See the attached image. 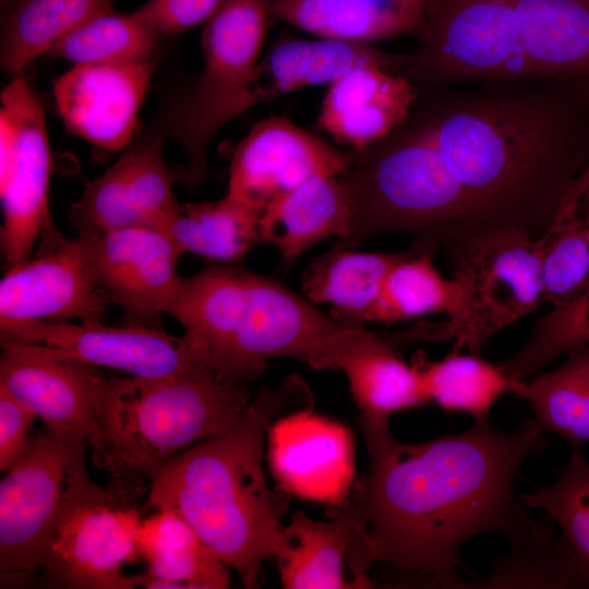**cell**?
Listing matches in <instances>:
<instances>
[{"label":"cell","mask_w":589,"mask_h":589,"mask_svg":"<svg viewBox=\"0 0 589 589\" xmlns=\"http://www.w3.org/2000/svg\"><path fill=\"white\" fill-rule=\"evenodd\" d=\"M362 433L370 468L345 501L360 526L365 566L380 562L406 582L466 589L458 573H469L464 544L485 533L508 541L532 519L515 480L548 446L533 418L514 431L476 420L460 433L416 444L397 441L390 429Z\"/></svg>","instance_id":"1"},{"label":"cell","mask_w":589,"mask_h":589,"mask_svg":"<svg viewBox=\"0 0 589 589\" xmlns=\"http://www.w3.org/2000/svg\"><path fill=\"white\" fill-rule=\"evenodd\" d=\"M567 79L519 77L419 91L409 117L460 182L490 236L540 238L589 160Z\"/></svg>","instance_id":"2"},{"label":"cell","mask_w":589,"mask_h":589,"mask_svg":"<svg viewBox=\"0 0 589 589\" xmlns=\"http://www.w3.org/2000/svg\"><path fill=\"white\" fill-rule=\"evenodd\" d=\"M301 393L294 378L278 390L263 388L230 428L173 456L149 479L148 505L179 514L247 588L259 586L287 508L266 483L264 441L276 417L304 406Z\"/></svg>","instance_id":"3"},{"label":"cell","mask_w":589,"mask_h":589,"mask_svg":"<svg viewBox=\"0 0 589 589\" xmlns=\"http://www.w3.org/2000/svg\"><path fill=\"white\" fill-rule=\"evenodd\" d=\"M244 385L213 376L115 377L101 373L87 438L94 465L109 474L108 489L131 504L164 462L215 436L250 405Z\"/></svg>","instance_id":"4"},{"label":"cell","mask_w":589,"mask_h":589,"mask_svg":"<svg viewBox=\"0 0 589 589\" xmlns=\"http://www.w3.org/2000/svg\"><path fill=\"white\" fill-rule=\"evenodd\" d=\"M353 152L352 165L339 176L350 230L333 248L356 250L372 236L402 231L414 244L449 255L490 237L441 152L410 117Z\"/></svg>","instance_id":"5"},{"label":"cell","mask_w":589,"mask_h":589,"mask_svg":"<svg viewBox=\"0 0 589 589\" xmlns=\"http://www.w3.org/2000/svg\"><path fill=\"white\" fill-rule=\"evenodd\" d=\"M271 17L268 0H227L202 32L203 69L167 100L146 132L182 147L191 187L205 180L207 151L219 130L257 105L254 74Z\"/></svg>","instance_id":"6"},{"label":"cell","mask_w":589,"mask_h":589,"mask_svg":"<svg viewBox=\"0 0 589 589\" xmlns=\"http://www.w3.org/2000/svg\"><path fill=\"white\" fill-rule=\"evenodd\" d=\"M516 0H428L419 46L388 53L389 72L419 91L531 77L516 28Z\"/></svg>","instance_id":"7"},{"label":"cell","mask_w":589,"mask_h":589,"mask_svg":"<svg viewBox=\"0 0 589 589\" xmlns=\"http://www.w3.org/2000/svg\"><path fill=\"white\" fill-rule=\"evenodd\" d=\"M371 330L342 323L280 283L245 269L233 330L217 378L243 385L268 359L292 356L310 366L337 369L340 358Z\"/></svg>","instance_id":"8"},{"label":"cell","mask_w":589,"mask_h":589,"mask_svg":"<svg viewBox=\"0 0 589 589\" xmlns=\"http://www.w3.org/2000/svg\"><path fill=\"white\" fill-rule=\"evenodd\" d=\"M84 436L44 425L0 483L1 574L40 568L45 544L64 512L101 488L85 466Z\"/></svg>","instance_id":"9"},{"label":"cell","mask_w":589,"mask_h":589,"mask_svg":"<svg viewBox=\"0 0 589 589\" xmlns=\"http://www.w3.org/2000/svg\"><path fill=\"white\" fill-rule=\"evenodd\" d=\"M1 250L7 268L29 259L39 237L51 240L49 213L51 151L44 109L23 75L0 96Z\"/></svg>","instance_id":"10"},{"label":"cell","mask_w":589,"mask_h":589,"mask_svg":"<svg viewBox=\"0 0 589 589\" xmlns=\"http://www.w3.org/2000/svg\"><path fill=\"white\" fill-rule=\"evenodd\" d=\"M140 513L121 494L100 489L60 517L41 554L46 587L133 589L143 575H127L124 564L139 557L135 532Z\"/></svg>","instance_id":"11"},{"label":"cell","mask_w":589,"mask_h":589,"mask_svg":"<svg viewBox=\"0 0 589 589\" xmlns=\"http://www.w3.org/2000/svg\"><path fill=\"white\" fill-rule=\"evenodd\" d=\"M447 256L467 294L453 350L480 354L492 335L545 302L539 238L495 235Z\"/></svg>","instance_id":"12"},{"label":"cell","mask_w":589,"mask_h":589,"mask_svg":"<svg viewBox=\"0 0 589 589\" xmlns=\"http://www.w3.org/2000/svg\"><path fill=\"white\" fill-rule=\"evenodd\" d=\"M0 338L47 346L80 361L136 377H216L184 335L177 337L145 325L34 321L1 327Z\"/></svg>","instance_id":"13"},{"label":"cell","mask_w":589,"mask_h":589,"mask_svg":"<svg viewBox=\"0 0 589 589\" xmlns=\"http://www.w3.org/2000/svg\"><path fill=\"white\" fill-rule=\"evenodd\" d=\"M353 160V149L339 151L286 117H269L237 145L227 195L262 215L283 193L315 176L339 177Z\"/></svg>","instance_id":"14"},{"label":"cell","mask_w":589,"mask_h":589,"mask_svg":"<svg viewBox=\"0 0 589 589\" xmlns=\"http://www.w3.org/2000/svg\"><path fill=\"white\" fill-rule=\"evenodd\" d=\"M165 139L145 133L117 163L86 184L70 209L79 235L131 227L165 232L178 216L176 173L164 157Z\"/></svg>","instance_id":"15"},{"label":"cell","mask_w":589,"mask_h":589,"mask_svg":"<svg viewBox=\"0 0 589 589\" xmlns=\"http://www.w3.org/2000/svg\"><path fill=\"white\" fill-rule=\"evenodd\" d=\"M77 236L89 273L107 299L134 324L155 327L181 280L177 262L182 253L175 242L165 232L145 227Z\"/></svg>","instance_id":"16"},{"label":"cell","mask_w":589,"mask_h":589,"mask_svg":"<svg viewBox=\"0 0 589 589\" xmlns=\"http://www.w3.org/2000/svg\"><path fill=\"white\" fill-rule=\"evenodd\" d=\"M36 257L7 269L0 328L34 321H100L110 302L95 284L81 238L57 237Z\"/></svg>","instance_id":"17"},{"label":"cell","mask_w":589,"mask_h":589,"mask_svg":"<svg viewBox=\"0 0 589 589\" xmlns=\"http://www.w3.org/2000/svg\"><path fill=\"white\" fill-rule=\"evenodd\" d=\"M159 60L74 64L53 81L60 117L74 135L117 152L137 129L139 112Z\"/></svg>","instance_id":"18"},{"label":"cell","mask_w":589,"mask_h":589,"mask_svg":"<svg viewBox=\"0 0 589 589\" xmlns=\"http://www.w3.org/2000/svg\"><path fill=\"white\" fill-rule=\"evenodd\" d=\"M1 348L0 386L47 428L87 440L94 430L93 398L101 375L97 366L37 344L1 341Z\"/></svg>","instance_id":"19"},{"label":"cell","mask_w":589,"mask_h":589,"mask_svg":"<svg viewBox=\"0 0 589 589\" xmlns=\"http://www.w3.org/2000/svg\"><path fill=\"white\" fill-rule=\"evenodd\" d=\"M269 461L284 490L298 496L341 503L353 473V444L344 425L301 408L268 429Z\"/></svg>","instance_id":"20"},{"label":"cell","mask_w":589,"mask_h":589,"mask_svg":"<svg viewBox=\"0 0 589 589\" xmlns=\"http://www.w3.org/2000/svg\"><path fill=\"white\" fill-rule=\"evenodd\" d=\"M443 323H418L401 332H372L345 353L337 369L349 383L361 412V430L389 429L393 414L426 404L418 368L402 350L419 341L442 340Z\"/></svg>","instance_id":"21"},{"label":"cell","mask_w":589,"mask_h":589,"mask_svg":"<svg viewBox=\"0 0 589 589\" xmlns=\"http://www.w3.org/2000/svg\"><path fill=\"white\" fill-rule=\"evenodd\" d=\"M418 97L405 76L383 62H364L328 85L316 124L337 144L357 151L402 124Z\"/></svg>","instance_id":"22"},{"label":"cell","mask_w":589,"mask_h":589,"mask_svg":"<svg viewBox=\"0 0 589 589\" xmlns=\"http://www.w3.org/2000/svg\"><path fill=\"white\" fill-rule=\"evenodd\" d=\"M334 506L338 507L330 520H314L297 512L283 525L272 557L285 588H354L345 578L344 564L359 539L360 526L345 500Z\"/></svg>","instance_id":"23"},{"label":"cell","mask_w":589,"mask_h":589,"mask_svg":"<svg viewBox=\"0 0 589 589\" xmlns=\"http://www.w3.org/2000/svg\"><path fill=\"white\" fill-rule=\"evenodd\" d=\"M515 12L532 76L589 81V0H516Z\"/></svg>","instance_id":"24"},{"label":"cell","mask_w":589,"mask_h":589,"mask_svg":"<svg viewBox=\"0 0 589 589\" xmlns=\"http://www.w3.org/2000/svg\"><path fill=\"white\" fill-rule=\"evenodd\" d=\"M350 225L351 208L339 177L315 176L268 204L260 218V237L292 263L323 239L345 238Z\"/></svg>","instance_id":"25"},{"label":"cell","mask_w":589,"mask_h":589,"mask_svg":"<svg viewBox=\"0 0 589 589\" xmlns=\"http://www.w3.org/2000/svg\"><path fill=\"white\" fill-rule=\"evenodd\" d=\"M135 545L147 565L144 588L225 589L230 585L228 565L171 509H157L141 519Z\"/></svg>","instance_id":"26"},{"label":"cell","mask_w":589,"mask_h":589,"mask_svg":"<svg viewBox=\"0 0 589 589\" xmlns=\"http://www.w3.org/2000/svg\"><path fill=\"white\" fill-rule=\"evenodd\" d=\"M488 575L466 581V589H589V568L572 550L555 521L544 513L507 541Z\"/></svg>","instance_id":"27"},{"label":"cell","mask_w":589,"mask_h":589,"mask_svg":"<svg viewBox=\"0 0 589 589\" xmlns=\"http://www.w3.org/2000/svg\"><path fill=\"white\" fill-rule=\"evenodd\" d=\"M434 254L414 243L405 250L387 273L363 323L393 324L441 313L450 321L455 340L466 320V289L459 278L441 275L433 264Z\"/></svg>","instance_id":"28"},{"label":"cell","mask_w":589,"mask_h":589,"mask_svg":"<svg viewBox=\"0 0 589 589\" xmlns=\"http://www.w3.org/2000/svg\"><path fill=\"white\" fill-rule=\"evenodd\" d=\"M385 51L366 43L328 38L280 41L257 63L253 82L256 103L309 86L329 85L364 62L380 61L385 67Z\"/></svg>","instance_id":"29"},{"label":"cell","mask_w":589,"mask_h":589,"mask_svg":"<svg viewBox=\"0 0 589 589\" xmlns=\"http://www.w3.org/2000/svg\"><path fill=\"white\" fill-rule=\"evenodd\" d=\"M404 251L358 252L333 248L315 257L301 278L304 297L330 305V315L346 324L364 325L390 267Z\"/></svg>","instance_id":"30"},{"label":"cell","mask_w":589,"mask_h":589,"mask_svg":"<svg viewBox=\"0 0 589 589\" xmlns=\"http://www.w3.org/2000/svg\"><path fill=\"white\" fill-rule=\"evenodd\" d=\"M111 0H14L3 9L0 61L13 76L88 21L111 12Z\"/></svg>","instance_id":"31"},{"label":"cell","mask_w":589,"mask_h":589,"mask_svg":"<svg viewBox=\"0 0 589 589\" xmlns=\"http://www.w3.org/2000/svg\"><path fill=\"white\" fill-rule=\"evenodd\" d=\"M417 365L426 404L476 420L489 418L495 402L512 394L519 398L525 382L509 376L500 364L478 353L453 350L436 361L418 356Z\"/></svg>","instance_id":"32"},{"label":"cell","mask_w":589,"mask_h":589,"mask_svg":"<svg viewBox=\"0 0 589 589\" xmlns=\"http://www.w3.org/2000/svg\"><path fill=\"white\" fill-rule=\"evenodd\" d=\"M260 218L259 213L226 194L214 202L180 204L165 233L182 254L233 262L261 242Z\"/></svg>","instance_id":"33"},{"label":"cell","mask_w":589,"mask_h":589,"mask_svg":"<svg viewBox=\"0 0 589 589\" xmlns=\"http://www.w3.org/2000/svg\"><path fill=\"white\" fill-rule=\"evenodd\" d=\"M273 17L318 38L366 43L404 34L417 26L370 0H268Z\"/></svg>","instance_id":"34"},{"label":"cell","mask_w":589,"mask_h":589,"mask_svg":"<svg viewBox=\"0 0 589 589\" xmlns=\"http://www.w3.org/2000/svg\"><path fill=\"white\" fill-rule=\"evenodd\" d=\"M519 398L542 431L581 448L589 441V345L568 350L556 369L525 382Z\"/></svg>","instance_id":"35"},{"label":"cell","mask_w":589,"mask_h":589,"mask_svg":"<svg viewBox=\"0 0 589 589\" xmlns=\"http://www.w3.org/2000/svg\"><path fill=\"white\" fill-rule=\"evenodd\" d=\"M165 37L133 12L111 11L88 21L49 52L74 64L147 62L160 59Z\"/></svg>","instance_id":"36"},{"label":"cell","mask_w":589,"mask_h":589,"mask_svg":"<svg viewBox=\"0 0 589 589\" xmlns=\"http://www.w3.org/2000/svg\"><path fill=\"white\" fill-rule=\"evenodd\" d=\"M539 243L545 301L552 308L589 291V219L558 214Z\"/></svg>","instance_id":"37"},{"label":"cell","mask_w":589,"mask_h":589,"mask_svg":"<svg viewBox=\"0 0 589 589\" xmlns=\"http://www.w3.org/2000/svg\"><path fill=\"white\" fill-rule=\"evenodd\" d=\"M529 508H541L556 524L561 534L589 568V461L581 448H573L567 464L556 469L549 486L521 496Z\"/></svg>","instance_id":"38"},{"label":"cell","mask_w":589,"mask_h":589,"mask_svg":"<svg viewBox=\"0 0 589 589\" xmlns=\"http://www.w3.org/2000/svg\"><path fill=\"white\" fill-rule=\"evenodd\" d=\"M589 345V291L575 301L544 314L530 337L513 356L500 363L512 377L527 382L558 356Z\"/></svg>","instance_id":"39"},{"label":"cell","mask_w":589,"mask_h":589,"mask_svg":"<svg viewBox=\"0 0 589 589\" xmlns=\"http://www.w3.org/2000/svg\"><path fill=\"white\" fill-rule=\"evenodd\" d=\"M227 0H148L133 13L164 36L206 23Z\"/></svg>","instance_id":"40"},{"label":"cell","mask_w":589,"mask_h":589,"mask_svg":"<svg viewBox=\"0 0 589 589\" xmlns=\"http://www.w3.org/2000/svg\"><path fill=\"white\" fill-rule=\"evenodd\" d=\"M37 416L0 386V470L8 471L31 441Z\"/></svg>","instance_id":"41"},{"label":"cell","mask_w":589,"mask_h":589,"mask_svg":"<svg viewBox=\"0 0 589 589\" xmlns=\"http://www.w3.org/2000/svg\"><path fill=\"white\" fill-rule=\"evenodd\" d=\"M558 214L589 219V160L575 179Z\"/></svg>","instance_id":"42"},{"label":"cell","mask_w":589,"mask_h":589,"mask_svg":"<svg viewBox=\"0 0 589 589\" xmlns=\"http://www.w3.org/2000/svg\"><path fill=\"white\" fill-rule=\"evenodd\" d=\"M384 8L393 10L412 21L418 28L419 37L423 32L424 13L428 0H371Z\"/></svg>","instance_id":"43"},{"label":"cell","mask_w":589,"mask_h":589,"mask_svg":"<svg viewBox=\"0 0 589 589\" xmlns=\"http://www.w3.org/2000/svg\"><path fill=\"white\" fill-rule=\"evenodd\" d=\"M14 0H1L2 8H7L9 4H11Z\"/></svg>","instance_id":"44"}]
</instances>
